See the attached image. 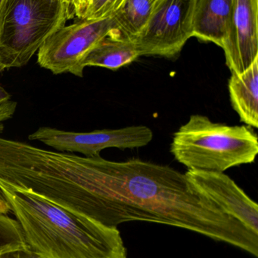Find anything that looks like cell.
I'll return each mask as SVG.
<instances>
[{"mask_svg":"<svg viewBox=\"0 0 258 258\" xmlns=\"http://www.w3.org/2000/svg\"><path fill=\"white\" fill-rule=\"evenodd\" d=\"M30 141H38L59 152L83 155L86 157L100 156L109 148L136 149L148 145L153 132L145 125H133L117 129H102L90 132H74L51 127H40L30 134Z\"/></svg>","mask_w":258,"mask_h":258,"instance_id":"7","label":"cell"},{"mask_svg":"<svg viewBox=\"0 0 258 258\" xmlns=\"http://www.w3.org/2000/svg\"><path fill=\"white\" fill-rule=\"evenodd\" d=\"M11 212L10 206L0 189V214L8 215Z\"/></svg>","mask_w":258,"mask_h":258,"instance_id":"19","label":"cell"},{"mask_svg":"<svg viewBox=\"0 0 258 258\" xmlns=\"http://www.w3.org/2000/svg\"><path fill=\"white\" fill-rule=\"evenodd\" d=\"M5 71L1 66H0V75H1L3 71ZM11 95H9V92L0 85V104L6 102V101H10Z\"/></svg>","mask_w":258,"mask_h":258,"instance_id":"20","label":"cell"},{"mask_svg":"<svg viewBox=\"0 0 258 258\" xmlns=\"http://www.w3.org/2000/svg\"><path fill=\"white\" fill-rule=\"evenodd\" d=\"M27 251V244L16 220L0 214V256Z\"/></svg>","mask_w":258,"mask_h":258,"instance_id":"14","label":"cell"},{"mask_svg":"<svg viewBox=\"0 0 258 258\" xmlns=\"http://www.w3.org/2000/svg\"><path fill=\"white\" fill-rule=\"evenodd\" d=\"M17 108V103L13 101H6L0 104V132L3 131L4 121L12 119Z\"/></svg>","mask_w":258,"mask_h":258,"instance_id":"16","label":"cell"},{"mask_svg":"<svg viewBox=\"0 0 258 258\" xmlns=\"http://www.w3.org/2000/svg\"><path fill=\"white\" fill-rule=\"evenodd\" d=\"M232 107L241 122L258 127V57L242 74H232L228 83Z\"/></svg>","mask_w":258,"mask_h":258,"instance_id":"11","label":"cell"},{"mask_svg":"<svg viewBox=\"0 0 258 258\" xmlns=\"http://www.w3.org/2000/svg\"><path fill=\"white\" fill-rule=\"evenodd\" d=\"M118 258H127V254H124V255L121 256V257Z\"/></svg>","mask_w":258,"mask_h":258,"instance_id":"24","label":"cell"},{"mask_svg":"<svg viewBox=\"0 0 258 258\" xmlns=\"http://www.w3.org/2000/svg\"><path fill=\"white\" fill-rule=\"evenodd\" d=\"M33 186L42 198L109 228L131 221L165 224L258 256V234L169 165L45 150L36 164Z\"/></svg>","mask_w":258,"mask_h":258,"instance_id":"1","label":"cell"},{"mask_svg":"<svg viewBox=\"0 0 258 258\" xmlns=\"http://www.w3.org/2000/svg\"><path fill=\"white\" fill-rule=\"evenodd\" d=\"M0 189L37 258H118L127 254L118 229L75 215L37 194L0 179Z\"/></svg>","mask_w":258,"mask_h":258,"instance_id":"2","label":"cell"},{"mask_svg":"<svg viewBox=\"0 0 258 258\" xmlns=\"http://www.w3.org/2000/svg\"><path fill=\"white\" fill-rule=\"evenodd\" d=\"M89 2V0H83V7H82V12L81 14H80V17H79V19H80V18H81L82 15H83V12H84L85 9H86V6H87Z\"/></svg>","mask_w":258,"mask_h":258,"instance_id":"23","label":"cell"},{"mask_svg":"<svg viewBox=\"0 0 258 258\" xmlns=\"http://www.w3.org/2000/svg\"><path fill=\"white\" fill-rule=\"evenodd\" d=\"M258 0H233L222 48L232 74H242L258 57Z\"/></svg>","mask_w":258,"mask_h":258,"instance_id":"9","label":"cell"},{"mask_svg":"<svg viewBox=\"0 0 258 258\" xmlns=\"http://www.w3.org/2000/svg\"><path fill=\"white\" fill-rule=\"evenodd\" d=\"M7 3L8 0H0V37H1L3 24H4L6 9H7Z\"/></svg>","mask_w":258,"mask_h":258,"instance_id":"18","label":"cell"},{"mask_svg":"<svg viewBox=\"0 0 258 258\" xmlns=\"http://www.w3.org/2000/svg\"><path fill=\"white\" fill-rule=\"evenodd\" d=\"M156 3V0H124L112 15L119 36L136 39L146 27Z\"/></svg>","mask_w":258,"mask_h":258,"instance_id":"13","label":"cell"},{"mask_svg":"<svg viewBox=\"0 0 258 258\" xmlns=\"http://www.w3.org/2000/svg\"><path fill=\"white\" fill-rule=\"evenodd\" d=\"M62 0H8L0 37V66L21 68L74 16Z\"/></svg>","mask_w":258,"mask_h":258,"instance_id":"4","label":"cell"},{"mask_svg":"<svg viewBox=\"0 0 258 258\" xmlns=\"http://www.w3.org/2000/svg\"><path fill=\"white\" fill-rule=\"evenodd\" d=\"M68 5L74 15L79 18L82 12L83 0H62Z\"/></svg>","mask_w":258,"mask_h":258,"instance_id":"17","label":"cell"},{"mask_svg":"<svg viewBox=\"0 0 258 258\" xmlns=\"http://www.w3.org/2000/svg\"><path fill=\"white\" fill-rule=\"evenodd\" d=\"M195 0H156L149 21L133 39L139 55L173 57L192 37Z\"/></svg>","mask_w":258,"mask_h":258,"instance_id":"6","label":"cell"},{"mask_svg":"<svg viewBox=\"0 0 258 258\" xmlns=\"http://www.w3.org/2000/svg\"><path fill=\"white\" fill-rule=\"evenodd\" d=\"M21 258H37L36 256L32 254L31 253L26 251V252L22 253L21 254Z\"/></svg>","mask_w":258,"mask_h":258,"instance_id":"22","label":"cell"},{"mask_svg":"<svg viewBox=\"0 0 258 258\" xmlns=\"http://www.w3.org/2000/svg\"><path fill=\"white\" fill-rule=\"evenodd\" d=\"M115 31L116 26L112 15L98 19H80L71 25H65L39 48L38 63L56 75L69 73L83 77L82 63L88 53Z\"/></svg>","mask_w":258,"mask_h":258,"instance_id":"5","label":"cell"},{"mask_svg":"<svg viewBox=\"0 0 258 258\" xmlns=\"http://www.w3.org/2000/svg\"><path fill=\"white\" fill-rule=\"evenodd\" d=\"M0 258H21V252H11L0 256Z\"/></svg>","mask_w":258,"mask_h":258,"instance_id":"21","label":"cell"},{"mask_svg":"<svg viewBox=\"0 0 258 258\" xmlns=\"http://www.w3.org/2000/svg\"><path fill=\"white\" fill-rule=\"evenodd\" d=\"M140 57L134 41L127 38L108 36L101 39L85 57L86 67H99L106 69H120Z\"/></svg>","mask_w":258,"mask_h":258,"instance_id":"12","label":"cell"},{"mask_svg":"<svg viewBox=\"0 0 258 258\" xmlns=\"http://www.w3.org/2000/svg\"><path fill=\"white\" fill-rule=\"evenodd\" d=\"M171 152L188 170L224 172L255 161L257 136L245 125H228L192 115L174 133Z\"/></svg>","mask_w":258,"mask_h":258,"instance_id":"3","label":"cell"},{"mask_svg":"<svg viewBox=\"0 0 258 258\" xmlns=\"http://www.w3.org/2000/svg\"><path fill=\"white\" fill-rule=\"evenodd\" d=\"M124 0H89L80 19H98L109 17Z\"/></svg>","mask_w":258,"mask_h":258,"instance_id":"15","label":"cell"},{"mask_svg":"<svg viewBox=\"0 0 258 258\" xmlns=\"http://www.w3.org/2000/svg\"><path fill=\"white\" fill-rule=\"evenodd\" d=\"M233 0H195L192 36L222 48L230 27Z\"/></svg>","mask_w":258,"mask_h":258,"instance_id":"10","label":"cell"},{"mask_svg":"<svg viewBox=\"0 0 258 258\" xmlns=\"http://www.w3.org/2000/svg\"><path fill=\"white\" fill-rule=\"evenodd\" d=\"M186 178L198 192L215 202L226 213L258 234V206L227 174L189 169Z\"/></svg>","mask_w":258,"mask_h":258,"instance_id":"8","label":"cell"}]
</instances>
